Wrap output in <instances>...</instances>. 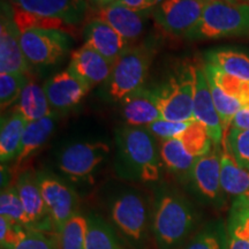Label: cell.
Segmentation results:
<instances>
[{
  "instance_id": "obj_14",
  "label": "cell",
  "mask_w": 249,
  "mask_h": 249,
  "mask_svg": "<svg viewBox=\"0 0 249 249\" xmlns=\"http://www.w3.org/2000/svg\"><path fill=\"white\" fill-rule=\"evenodd\" d=\"M194 119L203 124L209 132L214 145H223L224 133L219 114L214 107L209 82L203 67H196V85L194 96Z\"/></svg>"
},
{
  "instance_id": "obj_4",
  "label": "cell",
  "mask_w": 249,
  "mask_h": 249,
  "mask_svg": "<svg viewBox=\"0 0 249 249\" xmlns=\"http://www.w3.org/2000/svg\"><path fill=\"white\" fill-rule=\"evenodd\" d=\"M249 34V4L209 0L197 24L185 36L191 40L219 39Z\"/></svg>"
},
{
  "instance_id": "obj_16",
  "label": "cell",
  "mask_w": 249,
  "mask_h": 249,
  "mask_svg": "<svg viewBox=\"0 0 249 249\" xmlns=\"http://www.w3.org/2000/svg\"><path fill=\"white\" fill-rule=\"evenodd\" d=\"M14 6L31 14L53 18L71 26L80 23L86 17L88 4L86 0H12Z\"/></svg>"
},
{
  "instance_id": "obj_15",
  "label": "cell",
  "mask_w": 249,
  "mask_h": 249,
  "mask_svg": "<svg viewBox=\"0 0 249 249\" xmlns=\"http://www.w3.org/2000/svg\"><path fill=\"white\" fill-rule=\"evenodd\" d=\"M85 45L89 46L113 66L121 54L129 48V43L104 21L95 18L83 30Z\"/></svg>"
},
{
  "instance_id": "obj_17",
  "label": "cell",
  "mask_w": 249,
  "mask_h": 249,
  "mask_svg": "<svg viewBox=\"0 0 249 249\" xmlns=\"http://www.w3.org/2000/svg\"><path fill=\"white\" fill-rule=\"evenodd\" d=\"M112 67L104 57L89 46L83 45L71 53L67 71L81 82L92 88L99 83L107 82Z\"/></svg>"
},
{
  "instance_id": "obj_5",
  "label": "cell",
  "mask_w": 249,
  "mask_h": 249,
  "mask_svg": "<svg viewBox=\"0 0 249 249\" xmlns=\"http://www.w3.org/2000/svg\"><path fill=\"white\" fill-rule=\"evenodd\" d=\"M152 52L147 45L129 46L114 62L107 81V92L112 101L120 102L142 88L152 61Z\"/></svg>"
},
{
  "instance_id": "obj_44",
  "label": "cell",
  "mask_w": 249,
  "mask_h": 249,
  "mask_svg": "<svg viewBox=\"0 0 249 249\" xmlns=\"http://www.w3.org/2000/svg\"><path fill=\"white\" fill-rule=\"evenodd\" d=\"M92 1L96 2L97 5H101L102 7H104V6H107V5L113 4V2H117L118 0H92Z\"/></svg>"
},
{
  "instance_id": "obj_11",
  "label": "cell",
  "mask_w": 249,
  "mask_h": 249,
  "mask_svg": "<svg viewBox=\"0 0 249 249\" xmlns=\"http://www.w3.org/2000/svg\"><path fill=\"white\" fill-rule=\"evenodd\" d=\"M205 4V0H163L152 17L166 33L186 36L200 21Z\"/></svg>"
},
{
  "instance_id": "obj_7",
  "label": "cell",
  "mask_w": 249,
  "mask_h": 249,
  "mask_svg": "<svg viewBox=\"0 0 249 249\" xmlns=\"http://www.w3.org/2000/svg\"><path fill=\"white\" fill-rule=\"evenodd\" d=\"M110 154L105 142H76L65 147L57 157V167L73 183H89Z\"/></svg>"
},
{
  "instance_id": "obj_1",
  "label": "cell",
  "mask_w": 249,
  "mask_h": 249,
  "mask_svg": "<svg viewBox=\"0 0 249 249\" xmlns=\"http://www.w3.org/2000/svg\"><path fill=\"white\" fill-rule=\"evenodd\" d=\"M200 216L176 189L160 187L152 204V235L157 249H181L197 231Z\"/></svg>"
},
{
  "instance_id": "obj_40",
  "label": "cell",
  "mask_w": 249,
  "mask_h": 249,
  "mask_svg": "<svg viewBox=\"0 0 249 249\" xmlns=\"http://www.w3.org/2000/svg\"><path fill=\"white\" fill-rule=\"evenodd\" d=\"M26 229L15 226L0 217V246L1 249H11L18 244Z\"/></svg>"
},
{
  "instance_id": "obj_36",
  "label": "cell",
  "mask_w": 249,
  "mask_h": 249,
  "mask_svg": "<svg viewBox=\"0 0 249 249\" xmlns=\"http://www.w3.org/2000/svg\"><path fill=\"white\" fill-rule=\"evenodd\" d=\"M26 74L0 73V107L5 110L18 101L24 87L28 85Z\"/></svg>"
},
{
  "instance_id": "obj_18",
  "label": "cell",
  "mask_w": 249,
  "mask_h": 249,
  "mask_svg": "<svg viewBox=\"0 0 249 249\" xmlns=\"http://www.w3.org/2000/svg\"><path fill=\"white\" fill-rule=\"evenodd\" d=\"M121 113L126 124L134 127H148L163 119L155 89L140 88L120 101Z\"/></svg>"
},
{
  "instance_id": "obj_38",
  "label": "cell",
  "mask_w": 249,
  "mask_h": 249,
  "mask_svg": "<svg viewBox=\"0 0 249 249\" xmlns=\"http://www.w3.org/2000/svg\"><path fill=\"white\" fill-rule=\"evenodd\" d=\"M11 249H59L58 235L26 230L18 244Z\"/></svg>"
},
{
  "instance_id": "obj_37",
  "label": "cell",
  "mask_w": 249,
  "mask_h": 249,
  "mask_svg": "<svg viewBox=\"0 0 249 249\" xmlns=\"http://www.w3.org/2000/svg\"><path fill=\"white\" fill-rule=\"evenodd\" d=\"M223 145L229 149L241 166L249 170V129L230 128L224 136Z\"/></svg>"
},
{
  "instance_id": "obj_8",
  "label": "cell",
  "mask_w": 249,
  "mask_h": 249,
  "mask_svg": "<svg viewBox=\"0 0 249 249\" xmlns=\"http://www.w3.org/2000/svg\"><path fill=\"white\" fill-rule=\"evenodd\" d=\"M20 43L30 65L51 66L67 54L71 38L65 30L30 29L20 33Z\"/></svg>"
},
{
  "instance_id": "obj_27",
  "label": "cell",
  "mask_w": 249,
  "mask_h": 249,
  "mask_svg": "<svg viewBox=\"0 0 249 249\" xmlns=\"http://www.w3.org/2000/svg\"><path fill=\"white\" fill-rule=\"evenodd\" d=\"M15 107L22 113L28 123L39 120L53 113L48 97H46L44 88L31 81L24 87Z\"/></svg>"
},
{
  "instance_id": "obj_45",
  "label": "cell",
  "mask_w": 249,
  "mask_h": 249,
  "mask_svg": "<svg viewBox=\"0 0 249 249\" xmlns=\"http://www.w3.org/2000/svg\"><path fill=\"white\" fill-rule=\"evenodd\" d=\"M224 1L231 2V4H247L246 0H224Z\"/></svg>"
},
{
  "instance_id": "obj_32",
  "label": "cell",
  "mask_w": 249,
  "mask_h": 249,
  "mask_svg": "<svg viewBox=\"0 0 249 249\" xmlns=\"http://www.w3.org/2000/svg\"><path fill=\"white\" fill-rule=\"evenodd\" d=\"M207 79L210 86L211 95H213V99L214 103V107H216L218 114H219L220 121H222V124H223L224 133L226 134L229 132V129L231 128L232 121L236 116V113H238V112L240 111L244 107H242L240 101H238L236 98L232 97V96L227 95V93L224 91L219 86H217L213 80L209 79L208 76Z\"/></svg>"
},
{
  "instance_id": "obj_46",
  "label": "cell",
  "mask_w": 249,
  "mask_h": 249,
  "mask_svg": "<svg viewBox=\"0 0 249 249\" xmlns=\"http://www.w3.org/2000/svg\"><path fill=\"white\" fill-rule=\"evenodd\" d=\"M246 1H247V4H248V2H249V0H246Z\"/></svg>"
},
{
  "instance_id": "obj_2",
  "label": "cell",
  "mask_w": 249,
  "mask_h": 249,
  "mask_svg": "<svg viewBox=\"0 0 249 249\" xmlns=\"http://www.w3.org/2000/svg\"><path fill=\"white\" fill-rule=\"evenodd\" d=\"M117 171L124 179L145 183L160 179V147L147 127L124 126L117 134Z\"/></svg>"
},
{
  "instance_id": "obj_33",
  "label": "cell",
  "mask_w": 249,
  "mask_h": 249,
  "mask_svg": "<svg viewBox=\"0 0 249 249\" xmlns=\"http://www.w3.org/2000/svg\"><path fill=\"white\" fill-rule=\"evenodd\" d=\"M13 18L20 33L30 29H58L67 31L68 28L71 27V24L59 18L31 14L29 12L18 8V6H13Z\"/></svg>"
},
{
  "instance_id": "obj_41",
  "label": "cell",
  "mask_w": 249,
  "mask_h": 249,
  "mask_svg": "<svg viewBox=\"0 0 249 249\" xmlns=\"http://www.w3.org/2000/svg\"><path fill=\"white\" fill-rule=\"evenodd\" d=\"M161 1L163 0H118L121 5L136 12H147L151 8H156Z\"/></svg>"
},
{
  "instance_id": "obj_34",
  "label": "cell",
  "mask_w": 249,
  "mask_h": 249,
  "mask_svg": "<svg viewBox=\"0 0 249 249\" xmlns=\"http://www.w3.org/2000/svg\"><path fill=\"white\" fill-rule=\"evenodd\" d=\"M226 225L229 231L249 241V194L233 200Z\"/></svg>"
},
{
  "instance_id": "obj_42",
  "label": "cell",
  "mask_w": 249,
  "mask_h": 249,
  "mask_svg": "<svg viewBox=\"0 0 249 249\" xmlns=\"http://www.w3.org/2000/svg\"><path fill=\"white\" fill-rule=\"evenodd\" d=\"M231 128L241 130L249 129V108L242 107L241 110L236 113V116L232 121Z\"/></svg>"
},
{
  "instance_id": "obj_23",
  "label": "cell",
  "mask_w": 249,
  "mask_h": 249,
  "mask_svg": "<svg viewBox=\"0 0 249 249\" xmlns=\"http://www.w3.org/2000/svg\"><path fill=\"white\" fill-rule=\"evenodd\" d=\"M27 124L26 118L17 107L2 117L0 128V160L2 165L17 160Z\"/></svg>"
},
{
  "instance_id": "obj_28",
  "label": "cell",
  "mask_w": 249,
  "mask_h": 249,
  "mask_svg": "<svg viewBox=\"0 0 249 249\" xmlns=\"http://www.w3.org/2000/svg\"><path fill=\"white\" fill-rule=\"evenodd\" d=\"M227 225L222 220H214L197 229L181 249H227Z\"/></svg>"
},
{
  "instance_id": "obj_13",
  "label": "cell",
  "mask_w": 249,
  "mask_h": 249,
  "mask_svg": "<svg viewBox=\"0 0 249 249\" xmlns=\"http://www.w3.org/2000/svg\"><path fill=\"white\" fill-rule=\"evenodd\" d=\"M29 62L20 43V31L13 18V9L2 5L0 26V73H26Z\"/></svg>"
},
{
  "instance_id": "obj_21",
  "label": "cell",
  "mask_w": 249,
  "mask_h": 249,
  "mask_svg": "<svg viewBox=\"0 0 249 249\" xmlns=\"http://www.w3.org/2000/svg\"><path fill=\"white\" fill-rule=\"evenodd\" d=\"M160 154L164 169L179 182L187 185L197 160L186 150L181 141L178 138L161 141Z\"/></svg>"
},
{
  "instance_id": "obj_30",
  "label": "cell",
  "mask_w": 249,
  "mask_h": 249,
  "mask_svg": "<svg viewBox=\"0 0 249 249\" xmlns=\"http://www.w3.org/2000/svg\"><path fill=\"white\" fill-rule=\"evenodd\" d=\"M203 71L209 79H211L219 86L227 95L232 96L241 102L242 107L249 108V82L248 81H242L240 79H236L234 76L229 75V74L223 73L218 71L210 65L204 64Z\"/></svg>"
},
{
  "instance_id": "obj_3",
  "label": "cell",
  "mask_w": 249,
  "mask_h": 249,
  "mask_svg": "<svg viewBox=\"0 0 249 249\" xmlns=\"http://www.w3.org/2000/svg\"><path fill=\"white\" fill-rule=\"evenodd\" d=\"M108 217L127 247L147 249L152 234V205L142 193L124 189L108 203Z\"/></svg>"
},
{
  "instance_id": "obj_22",
  "label": "cell",
  "mask_w": 249,
  "mask_h": 249,
  "mask_svg": "<svg viewBox=\"0 0 249 249\" xmlns=\"http://www.w3.org/2000/svg\"><path fill=\"white\" fill-rule=\"evenodd\" d=\"M54 127L55 118L53 113L39 120L29 121L27 124L22 140H21L20 150H18L17 160H14L15 170L20 169L28 158L35 155L48 142L53 133Z\"/></svg>"
},
{
  "instance_id": "obj_9",
  "label": "cell",
  "mask_w": 249,
  "mask_h": 249,
  "mask_svg": "<svg viewBox=\"0 0 249 249\" xmlns=\"http://www.w3.org/2000/svg\"><path fill=\"white\" fill-rule=\"evenodd\" d=\"M220 154L222 145H213V150L198 158L187 182L198 201L214 208H222L226 200L220 181Z\"/></svg>"
},
{
  "instance_id": "obj_26",
  "label": "cell",
  "mask_w": 249,
  "mask_h": 249,
  "mask_svg": "<svg viewBox=\"0 0 249 249\" xmlns=\"http://www.w3.org/2000/svg\"><path fill=\"white\" fill-rule=\"evenodd\" d=\"M205 64L236 79L249 82V55L230 49L211 50L205 53Z\"/></svg>"
},
{
  "instance_id": "obj_12",
  "label": "cell",
  "mask_w": 249,
  "mask_h": 249,
  "mask_svg": "<svg viewBox=\"0 0 249 249\" xmlns=\"http://www.w3.org/2000/svg\"><path fill=\"white\" fill-rule=\"evenodd\" d=\"M14 186L22 202L29 230L58 235L40 192L37 172L23 171L18 176Z\"/></svg>"
},
{
  "instance_id": "obj_43",
  "label": "cell",
  "mask_w": 249,
  "mask_h": 249,
  "mask_svg": "<svg viewBox=\"0 0 249 249\" xmlns=\"http://www.w3.org/2000/svg\"><path fill=\"white\" fill-rule=\"evenodd\" d=\"M229 242H227V249H249V241L241 236L236 235L235 233L229 231Z\"/></svg>"
},
{
  "instance_id": "obj_35",
  "label": "cell",
  "mask_w": 249,
  "mask_h": 249,
  "mask_svg": "<svg viewBox=\"0 0 249 249\" xmlns=\"http://www.w3.org/2000/svg\"><path fill=\"white\" fill-rule=\"evenodd\" d=\"M87 218L80 213L71 217L58 234L59 249H83Z\"/></svg>"
},
{
  "instance_id": "obj_29",
  "label": "cell",
  "mask_w": 249,
  "mask_h": 249,
  "mask_svg": "<svg viewBox=\"0 0 249 249\" xmlns=\"http://www.w3.org/2000/svg\"><path fill=\"white\" fill-rule=\"evenodd\" d=\"M178 139L181 141L186 150L196 160L210 152L214 145L204 124L195 119L189 123Z\"/></svg>"
},
{
  "instance_id": "obj_31",
  "label": "cell",
  "mask_w": 249,
  "mask_h": 249,
  "mask_svg": "<svg viewBox=\"0 0 249 249\" xmlns=\"http://www.w3.org/2000/svg\"><path fill=\"white\" fill-rule=\"evenodd\" d=\"M0 217L5 218L7 222L13 224L15 226L29 230L22 202L20 200V196L18 194L14 183L1 189V195H0Z\"/></svg>"
},
{
  "instance_id": "obj_20",
  "label": "cell",
  "mask_w": 249,
  "mask_h": 249,
  "mask_svg": "<svg viewBox=\"0 0 249 249\" xmlns=\"http://www.w3.org/2000/svg\"><path fill=\"white\" fill-rule=\"evenodd\" d=\"M145 13L133 11L117 1L99 8L96 18L107 23L130 43L141 36L145 26Z\"/></svg>"
},
{
  "instance_id": "obj_10",
  "label": "cell",
  "mask_w": 249,
  "mask_h": 249,
  "mask_svg": "<svg viewBox=\"0 0 249 249\" xmlns=\"http://www.w3.org/2000/svg\"><path fill=\"white\" fill-rule=\"evenodd\" d=\"M37 180L55 232L59 234L68 220L79 213V196L70 183L53 173L39 171Z\"/></svg>"
},
{
  "instance_id": "obj_19",
  "label": "cell",
  "mask_w": 249,
  "mask_h": 249,
  "mask_svg": "<svg viewBox=\"0 0 249 249\" xmlns=\"http://www.w3.org/2000/svg\"><path fill=\"white\" fill-rule=\"evenodd\" d=\"M44 91L52 108L66 111L82 101L91 89L68 71L55 74L45 82Z\"/></svg>"
},
{
  "instance_id": "obj_6",
  "label": "cell",
  "mask_w": 249,
  "mask_h": 249,
  "mask_svg": "<svg viewBox=\"0 0 249 249\" xmlns=\"http://www.w3.org/2000/svg\"><path fill=\"white\" fill-rule=\"evenodd\" d=\"M196 67L186 65L155 89L161 117L170 121L194 120Z\"/></svg>"
},
{
  "instance_id": "obj_25",
  "label": "cell",
  "mask_w": 249,
  "mask_h": 249,
  "mask_svg": "<svg viewBox=\"0 0 249 249\" xmlns=\"http://www.w3.org/2000/svg\"><path fill=\"white\" fill-rule=\"evenodd\" d=\"M220 181L226 196L249 194V170L241 166L225 145H222L220 154Z\"/></svg>"
},
{
  "instance_id": "obj_24",
  "label": "cell",
  "mask_w": 249,
  "mask_h": 249,
  "mask_svg": "<svg viewBox=\"0 0 249 249\" xmlns=\"http://www.w3.org/2000/svg\"><path fill=\"white\" fill-rule=\"evenodd\" d=\"M87 218L83 249H127L112 224L99 214L90 213Z\"/></svg>"
},
{
  "instance_id": "obj_47",
  "label": "cell",
  "mask_w": 249,
  "mask_h": 249,
  "mask_svg": "<svg viewBox=\"0 0 249 249\" xmlns=\"http://www.w3.org/2000/svg\"><path fill=\"white\" fill-rule=\"evenodd\" d=\"M205 1H209V0H205Z\"/></svg>"
},
{
  "instance_id": "obj_39",
  "label": "cell",
  "mask_w": 249,
  "mask_h": 249,
  "mask_svg": "<svg viewBox=\"0 0 249 249\" xmlns=\"http://www.w3.org/2000/svg\"><path fill=\"white\" fill-rule=\"evenodd\" d=\"M189 123L191 121H170L160 119L149 124L147 128L155 138L160 139L161 141H166V140L179 138Z\"/></svg>"
}]
</instances>
